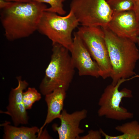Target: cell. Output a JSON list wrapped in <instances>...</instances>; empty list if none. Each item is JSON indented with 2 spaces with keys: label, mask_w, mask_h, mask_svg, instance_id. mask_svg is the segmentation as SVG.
Instances as JSON below:
<instances>
[{
  "label": "cell",
  "mask_w": 139,
  "mask_h": 139,
  "mask_svg": "<svg viewBox=\"0 0 139 139\" xmlns=\"http://www.w3.org/2000/svg\"><path fill=\"white\" fill-rule=\"evenodd\" d=\"M44 3L34 1L28 2H10L0 9V20L4 35L9 41L28 37L37 30L44 12Z\"/></svg>",
  "instance_id": "obj_1"
},
{
  "label": "cell",
  "mask_w": 139,
  "mask_h": 139,
  "mask_svg": "<svg viewBox=\"0 0 139 139\" xmlns=\"http://www.w3.org/2000/svg\"><path fill=\"white\" fill-rule=\"evenodd\" d=\"M101 27L112 67L111 84L115 85L121 79L135 74L134 70L139 59V51L135 43L130 39L118 36L107 26Z\"/></svg>",
  "instance_id": "obj_2"
},
{
  "label": "cell",
  "mask_w": 139,
  "mask_h": 139,
  "mask_svg": "<svg viewBox=\"0 0 139 139\" xmlns=\"http://www.w3.org/2000/svg\"><path fill=\"white\" fill-rule=\"evenodd\" d=\"M52 46L50 60L39 86L44 95L59 88L67 91L74 74L75 68L69 50L58 43H52Z\"/></svg>",
  "instance_id": "obj_3"
},
{
  "label": "cell",
  "mask_w": 139,
  "mask_h": 139,
  "mask_svg": "<svg viewBox=\"0 0 139 139\" xmlns=\"http://www.w3.org/2000/svg\"><path fill=\"white\" fill-rule=\"evenodd\" d=\"M79 23L73 12L70 11L66 15L45 11L37 30L47 36L52 42L64 46L69 50L73 42L72 33Z\"/></svg>",
  "instance_id": "obj_4"
},
{
  "label": "cell",
  "mask_w": 139,
  "mask_h": 139,
  "mask_svg": "<svg viewBox=\"0 0 139 139\" xmlns=\"http://www.w3.org/2000/svg\"><path fill=\"white\" fill-rule=\"evenodd\" d=\"M76 32L98 65L100 76L110 77L112 67L101 27L82 25Z\"/></svg>",
  "instance_id": "obj_5"
},
{
  "label": "cell",
  "mask_w": 139,
  "mask_h": 139,
  "mask_svg": "<svg viewBox=\"0 0 139 139\" xmlns=\"http://www.w3.org/2000/svg\"><path fill=\"white\" fill-rule=\"evenodd\" d=\"M70 8L82 26H107L113 13L106 0H73Z\"/></svg>",
  "instance_id": "obj_6"
},
{
  "label": "cell",
  "mask_w": 139,
  "mask_h": 139,
  "mask_svg": "<svg viewBox=\"0 0 139 139\" xmlns=\"http://www.w3.org/2000/svg\"><path fill=\"white\" fill-rule=\"evenodd\" d=\"M126 80L121 79L116 85L111 84L105 89L98 103L99 106L98 111L99 116H104L108 119L118 120H126L133 117V113L120 106L123 98L133 97L131 90L126 88L119 90L120 85Z\"/></svg>",
  "instance_id": "obj_7"
},
{
  "label": "cell",
  "mask_w": 139,
  "mask_h": 139,
  "mask_svg": "<svg viewBox=\"0 0 139 139\" xmlns=\"http://www.w3.org/2000/svg\"><path fill=\"white\" fill-rule=\"evenodd\" d=\"M73 42L69 50L73 63L80 76H100L99 69L92 60L88 50L76 32H74Z\"/></svg>",
  "instance_id": "obj_8"
},
{
  "label": "cell",
  "mask_w": 139,
  "mask_h": 139,
  "mask_svg": "<svg viewBox=\"0 0 139 139\" xmlns=\"http://www.w3.org/2000/svg\"><path fill=\"white\" fill-rule=\"evenodd\" d=\"M108 28L120 37L128 38L135 43L139 36V22L133 11L113 12Z\"/></svg>",
  "instance_id": "obj_9"
},
{
  "label": "cell",
  "mask_w": 139,
  "mask_h": 139,
  "mask_svg": "<svg viewBox=\"0 0 139 139\" xmlns=\"http://www.w3.org/2000/svg\"><path fill=\"white\" fill-rule=\"evenodd\" d=\"M16 79L18 85L16 88H12L10 91L7 110L1 112L10 116L14 125L18 126L28 123L29 117L23 101L22 94L29 84L25 80H22L21 76H17Z\"/></svg>",
  "instance_id": "obj_10"
},
{
  "label": "cell",
  "mask_w": 139,
  "mask_h": 139,
  "mask_svg": "<svg viewBox=\"0 0 139 139\" xmlns=\"http://www.w3.org/2000/svg\"><path fill=\"white\" fill-rule=\"evenodd\" d=\"M85 109L69 113L65 109L62 110L59 119L60 124L58 126L54 124L52 126L53 130L57 132L59 139H78L80 135L84 132L80 125L81 121L87 116Z\"/></svg>",
  "instance_id": "obj_11"
},
{
  "label": "cell",
  "mask_w": 139,
  "mask_h": 139,
  "mask_svg": "<svg viewBox=\"0 0 139 139\" xmlns=\"http://www.w3.org/2000/svg\"><path fill=\"white\" fill-rule=\"evenodd\" d=\"M66 91L63 89L59 88L45 95V100L47 107V114L45 122L40 129V132L38 134L39 138L46 125L60 117L63 109Z\"/></svg>",
  "instance_id": "obj_12"
},
{
  "label": "cell",
  "mask_w": 139,
  "mask_h": 139,
  "mask_svg": "<svg viewBox=\"0 0 139 139\" xmlns=\"http://www.w3.org/2000/svg\"><path fill=\"white\" fill-rule=\"evenodd\" d=\"M3 127L4 139H37L40 129L36 126L28 127L24 126L18 127L10 125L6 121L1 125Z\"/></svg>",
  "instance_id": "obj_13"
},
{
  "label": "cell",
  "mask_w": 139,
  "mask_h": 139,
  "mask_svg": "<svg viewBox=\"0 0 139 139\" xmlns=\"http://www.w3.org/2000/svg\"><path fill=\"white\" fill-rule=\"evenodd\" d=\"M115 129L123 133L117 136V139H139V123L136 120L118 126Z\"/></svg>",
  "instance_id": "obj_14"
},
{
  "label": "cell",
  "mask_w": 139,
  "mask_h": 139,
  "mask_svg": "<svg viewBox=\"0 0 139 139\" xmlns=\"http://www.w3.org/2000/svg\"><path fill=\"white\" fill-rule=\"evenodd\" d=\"M41 95L34 87H29L22 94L23 101L26 109H30L33 104L41 98Z\"/></svg>",
  "instance_id": "obj_15"
},
{
  "label": "cell",
  "mask_w": 139,
  "mask_h": 139,
  "mask_svg": "<svg viewBox=\"0 0 139 139\" xmlns=\"http://www.w3.org/2000/svg\"><path fill=\"white\" fill-rule=\"evenodd\" d=\"M113 12L133 11V0H108L107 1Z\"/></svg>",
  "instance_id": "obj_16"
},
{
  "label": "cell",
  "mask_w": 139,
  "mask_h": 139,
  "mask_svg": "<svg viewBox=\"0 0 139 139\" xmlns=\"http://www.w3.org/2000/svg\"><path fill=\"white\" fill-rule=\"evenodd\" d=\"M67 0H33L39 3L48 4L50 6L47 8L45 11L58 14L60 15H64L66 12L63 8V3Z\"/></svg>",
  "instance_id": "obj_17"
},
{
  "label": "cell",
  "mask_w": 139,
  "mask_h": 139,
  "mask_svg": "<svg viewBox=\"0 0 139 139\" xmlns=\"http://www.w3.org/2000/svg\"><path fill=\"white\" fill-rule=\"evenodd\" d=\"M101 134L100 131L91 130L88 131V133L85 135L80 136L78 139H101Z\"/></svg>",
  "instance_id": "obj_18"
},
{
  "label": "cell",
  "mask_w": 139,
  "mask_h": 139,
  "mask_svg": "<svg viewBox=\"0 0 139 139\" xmlns=\"http://www.w3.org/2000/svg\"><path fill=\"white\" fill-rule=\"evenodd\" d=\"M134 2V12L139 22V0H133Z\"/></svg>",
  "instance_id": "obj_19"
},
{
  "label": "cell",
  "mask_w": 139,
  "mask_h": 139,
  "mask_svg": "<svg viewBox=\"0 0 139 139\" xmlns=\"http://www.w3.org/2000/svg\"><path fill=\"white\" fill-rule=\"evenodd\" d=\"M10 2L4 0H0V9L6 7L9 4Z\"/></svg>",
  "instance_id": "obj_20"
},
{
  "label": "cell",
  "mask_w": 139,
  "mask_h": 139,
  "mask_svg": "<svg viewBox=\"0 0 139 139\" xmlns=\"http://www.w3.org/2000/svg\"><path fill=\"white\" fill-rule=\"evenodd\" d=\"M7 1L12 2H28L32 1L33 0H4Z\"/></svg>",
  "instance_id": "obj_21"
},
{
  "label": "cell",
  "mask_w": 139,
  "mask_h": 139,
  "mask_svg": "<svg viewBox=\"0 0 139 139\" xmlns=\"http://www.w3.org/2000/svg\"><path fill=\"white\" fill-rule=\"evenodd\" d=\"M137 42H138L139 44V36L137 38Z\"/></svg>",
  "instance_id": "obj_22"
},
{
  "label": "cell",
  "mask_w": 139,
  "mask_h": 139,
  "mask_svg": "<svg viewBox=\"0 0 139 139\" xmlns=\"http://www.w3.org/2000/svg\"><path fill=\"white\" fill-rule=\"evenodd\" d=\"M107 1L108 0H106Z\"/></svg>",
  "instance_id": "obj_23"
}]
</instances>
